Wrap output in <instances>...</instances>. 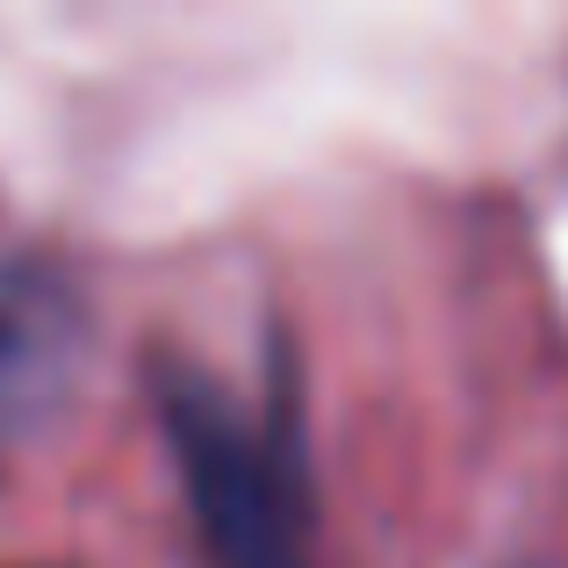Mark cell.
<instances>
[{
  "instance_id": "1",
  "label": "cell",
  "mask_w": 568,
  "mask_h": 568,
  "mask_svg": "<svg viewBox=\"0 0 568 568\" xmlns=\"http://www.w3.org/2000/svg\"><path fill=\"white\" fill-rule=\"evenodd\" d=\"M159 417H166V439L181 454V483H187L194 518H202L209 561L216 568H303L281 468L245 432L231 396L216 382L173 367L159 382Z\"/></svg>"
},
{
  "instance_id": "2",
  "label": "cell",
  "mask_w": 568,
  "mask_h": 568,
  "mask_svg": "<svg viewBox=\"0 0 568 568\" xmlns=\"http://www.w3.org/2000/svg\"><path fill=\"white\" fill-rule=\"evenodd\" d=\"M65 353H72L65 288L29 274V266H0V425L58 382Z\"/></svg>"
}]
</instances>
